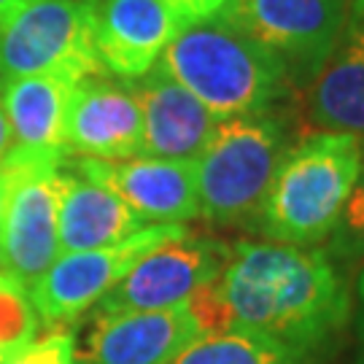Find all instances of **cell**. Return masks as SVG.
<instances>
[{"label": "cell", "mask_w": 364, "mask_h": 364, "mask_svg": "<svg viewBox=\"0 0 364 364\" xmlns=\"http://www.w3.org/2000/svg\"><path fill=\"white\" fill-rule=\"evenodd\" d=\"M232 329L318 356L348 324L351 294L321 246L237 240L219 275Z\"/></svg>", "instance_id": "cell-1"}, {"label": "cell", "mask_w": 364, "mask_h": 364, "mask_svg": "<svg viewBox=\"0 0 364 364\" xmlns=\"http://www.w3.org/2000/svg\"><path fill=\"white\" fill-rule=\"evenodd\" d=\"M159 63L219 122L273 111L291 90L273 54L224 19L176 30Z\"/></svg>", "instance_id": "cell-2"}, {"label": "cell", "mask_w": 364, "mask_h": 364, "mask_svg": "<svg viewBox=\"0 0 364 364\" xmlns=\"http://www.w3.org/2000/svg\"><path fill=\"white\" fill-rule=\"evenodd\" d=\"M364 141L316 130L289 146L262 205V240L316 246L329 240L362 168Z\"/></svg>", "instance_id": "cell-3"}, {"label": "cell", "mask_w": 364, "mask_h": 364, "mask_svg": "<svg viewBox=\"0 0 364 364\" xmlns=\"http://www.w3.org/2000/svg\"><path fill=\"white\" fill-rule=\"evenodd\" d=\"M289 130L273 111L219 122L195 159L200 216L219 227L259 224L275 170L289 151Z\"/></svg>", "instance_id": "cell-4"}, {"label": "cell", "mask_w": 364, "mask_h": 364, "mask_svg": "<svg viewBox=\"0 0 364 364\" xmlns=\"http://www.w3.org/2000/svg\"><path fill=\"white\" fill-rule=\"evenodd\" d=\"M97 0H27L0 22L6 81L41 73L70 78L105 73L95 41Z\"/></svg>", "instance_id": "cell-5"}, {"label": "cell", "mask_w": 364, "mask_h": 364, "mask_svg": "<svg viewBox=\"0 0 364 364\" xmlns=\"http://www.w3.org/2000/svg\"><path fill=\"white\" fill-rule=\"evenodd\" d=\"M16 165L0 224V270L33 287L60 257V173L68 149L14 146Z\"/></svg>", "instance_id": "cell-6"}, {"label": "cell", "mask_w": 364, "mask_h": 364, "mask_svg": "<svg viewBox=\"0 0 364 364\" xmlns=\"http://www.w3.org/2000/svg\"><path fill=\"white\" fill-rule=\"evenodd\" d=\"M346 16L348 0H230L216 19L262 43L291 90H308L335 52Z\"/></svg>", "instance_id": "cell-7"}, {"label": "cell", "mask_w": 364, "mask_h": 364, "mask_svg": "<svg viewBox=\"0 0 364 364\" xmlns=\"http://www.w3.org/2000/svg\"><path fill=\"white\" fill-rule=\"evenodd\" d=\"M186 235V224H149L111 246L60 254L52 267L27 287L38 318L49 326L76 321L117 287L141 257Z\"/></svg>", "instance_id": "cell-8"}, {"label": "cell", "mask_w": 364, "mask_h": 364, "mask_svg": "<svg viewBox=\"0 0 364 364\" xmlns=\"http://www.w3.org/2000/svg\"><path fill=\"white\" fill-rule=\"evenodd\" d=\"M227 257L230 246L216 237H195L189 232L165 243L132 264L130 273L95 305V316L176 308L200 284L219 278Z\"/></svg>", "instance_id": "cell-9"}, {"label": "cell", "mask_w": 364, "mask_h": 364, "mask_svg": "<svg viewBox=\"0 0 364 364\" xmlns=\"http://www.w3.org/2000/svg\"><path fill=\"white\" fill-rule=\"evenodd\" d=\"M76 170L108 186L144 224H183L200 216L195 162L151 156L92 159L68 151Z\"/></svg>", "instance_id": "cell-10"}, {"label": "cell", "mask_w": 364, "mask_h": 364, "mask_svg": "<svg viewBox=\"0 0 364 364\" xmlns=\"http://www.w3.org/2000/svg\"><path fill=\"white\" fill-rule=\"evenodd\" d=\"M63 144L92 159L141 156V108L130 84L108 73L84 76L70 92Z\"/></svg>", "instance_id": "cell-11"}, {"label": "cell", "mask_w": 364, "mask_h": 364, "mask_svg": "<svg viewBox=\"0 0 364 364\" xmlns=\"http://www.w3.org/2000/svg\"><path fill=\"white\" fill-rule=\"evenodd\" d=\"M130 90L141 108V156L195 162L213 138L219 119L162 63L130 81Z\"/></svg>", "instance_id": "cell-12"}, {"label": "cell", "mask_w": 364, "mask_h": 364, "mask_svg": "<svg viewBox=\"0 0 364 364\" xmlns=\"http://www.w3.org/2000/svg\"><path fill=\"white\" fill-rule=\"evenodd\" d=\"M197 338H203V332L183 302L168 311L95 316L84 362L170 364Z\"/></svg>", "instance_id": "cell-13"}, {"label": "cell", "mask_w": 364, "mask_h": 364, "mask_svg": "<svg viewBox=\"0 0 364 364\" xmlns=\"http://www.w3.org/2000/svg\"><path fill=\"white\" fill-rule=\"evenodd\" d=\"M176 25L162 0H97L95 41L108 76L135 81L159 63Z\"/></svg>", "instance_id": "cell-14"}, {"label": "cell", "mask_w": 364, "mask_h": 364, "mask_svg": "<svg viewBox=\"0 0 364 364\" xmlns=\"http://www.w3.org/2000/svg\"><path fill=\"white\" fill-rule=\"evenodd\" d=\"M308 117L318 130L364 141V0H348L338 46L308 87Z\"/></svg>", "instance_id": "cell-15"}, {"label": "cell", "mask_w": 364, "mask_h": 364, "mask_svg": "<svg viewBox=\"0 0 364 364\" xmlns=\"http://www.w3.org/2000/svg\"><path fill=\"white\" fill-rule=\"evenodd\" d=\"M138 219L108 186L92 181L65 154L60 173V254L90 251L141 232Z\"/></svg>", "instance_id": "cell-16"}, {"label": "cell", "mask_w": 364, "mask_h": 364, "mask_svg": "<svg viewBox=\"0 0 364 364\" xmlns=\"http://www.w3.org/2000/svg\"><path fill=\"white\" fill-rule=\"evenodd\" d=\"M76 78L41 73L6 81L0 105L11 130L14 146L25 149H65V114Z\"/></svg>", "instance_id": "cell-17"}, {"label": "cell", "mask_w": 364, "mask_h": 364, "mask_svg": "<svg viewBox=\"0 0 364 364\" xmlns=\"http://www.w3.org/2000/svg\"><path fill=\"white\" fill-rule=\"evenodd\" d=\"M170 364H316V356L262 335L230 329L197 338Z\"/></svg>", "instance_id": "cell-18"}, {"label": "cell", "mask_w": 364, "mask_h": 364, "mask_svg": "<svg viewBox=\"0 0 364 364\" xmlns=\"http://www.w3.org/2000/svg\"><path fill=\"white\" fill-rule=\"evenodd\" d=\"M38 326L41 318L30 289L0 270V353L6 359L19 356L36 343Z\"/></svg>", "instance_id": "cell-19"}, {"label": "cell", "mask_w": 364, "mask_h": 364, "mask_svg": "<svg viewBox=\"0 0 364 364\" xmlns=\"http://www.w3.org/2000/svg\"><path fill=\"white\" fill-rule=\"evenodd\" d=\"M326 251L338 262H362L364 259V149L362 168L353 183V192L340 213L335 232L326 240Z\"/></svg>", "instance_id": "cell-20"}, {"label": "cell", "mask_w": 364, "mask_h": 364, "mask_svg": "<svg viewBox=\"0 0 364 364\" xmlns=\"http://www.w3.org/2000/svg\"><path fill=\"white\" fill-rule=\"evenodd\" d=\"M6 364H76V340L70 332H52Z\"/></svg>", "instance_id": "cell-21"}, {"label": "cell", "mask_w": 364, "mask_h": 364, "mask_svg": "<svg viewBox=\"0 0 364 364\" xmlns=\"http://www.w3.org/2000/svg\"><path fill=\"white\" fill-rule=\"evenodd\" d=\"M227 3L230 0H162V6L168 9L176 30L216 19L227 9Z\"/></svg>", "instance_id": "cell-22"}, {"label": "cell", "mask_w": 364, "mask_h": 364, "mask_svg": "<svg viewBox=\"0 0 364 364\" xmlns=\"http://www.w3.org/2000/svg\"><path fill=\"white\" fill-rule=\"evenodd\" d=\"M14 178H16V165H14L11 154H9L0 162V224H3V213H6V205H9Z\"/></svg>", "instance_id": "cell-23"}, {"label": "cell", "mask_w": 364, "mask_h": 364, "mask_svg": "<svg viewBox=\"0 0 364 364\" xmlns=\"http://www.w3.org/2000/svg\"><path fill=\"white\" fill-rule=\"evenodd\" d=\"M356 338H359V346H356V359L353 364H364V273L359 278V318H356Z\"/></svg>", "instance_id": "cell-24"}, {"label": "cell", "mask_w": 364, "mask_h": 364, "mask_svg": "<svg viewBox=\"0 0 364 364\" xmlns=\"http://www.w3.org/2000/svg\"><path fill=\"white\" fill-rule=\"evenodd\" d=\"M11 149H14V138H11V130H9V122H6V114H3V105H0V162L9 156Z\"/></svg>", "instance_id": "cell-25"}, {"label": "cell", "mask_w": 364, "mask_h": 364, "mask_svg": "<svg viewBox=\"0 0 364 364\" xmlns=\"http://www.w3.org/2000/svg\"><path fill=\"white\" fill-rule=\"evenodd\" d=\"M27 0H0V22L6 19V16H11L16 9H22Z\"/></svg>", "instance_id": "cell-26"}, {"label": "cell", "mask_w": 364, "mask_h": 364, "mask_svg": "<svg viewBox=\"0 0 364 364\" xmlns=\"http://www.w3.org/2000/svg\"><path fill=\"white\" fill-rule=\"evenodd\" d=\"M3 87H6V76H3V70H0V95H3Z\"/></svg>", "instance_id": "cell-27"}, {"label": "cell", "mask_w": 364, "mask_h": 364, "mask_svg": "<svg viewBox=\"0 0 364 364\" xmlns=\"http://www.w3.org/2000/svg\"><path fill=\"white\" fill-rule=\"evenodd\" d=\"M9 362V359H6V356H3V353H0V364H6Z\"/></svg>", "instance_id": "cell-28"}]
</instances>
